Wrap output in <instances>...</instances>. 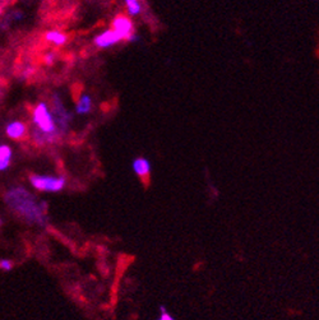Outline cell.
<instances>
[{
    "label": "cell",
    "mask_w": 319,
    "mask_h": 320,
    "mask_svg": "<svg viewBox=\"0 0 319 320\" xmlns=\"http://www.w3.org/2000/svg\"><path fill=\"white\" fill-rule=\"evenodd\" d=\"M12 161V150L8 146H0V171H4L9 167Z\"/></svg>",
    "instance_id": "9"
},
{
    "label": "cell",
    "mask_w": 319,
    "mask_h": 320,
    "mask_svg": "<svg viewBox=\"0 0 319 320\" xmlns=\"http://www.w3.org/2000/svg\"><path fill=\"white\" fill-rule=\"evenodd\" d=\"M32 115H33L32 116L33 124L38 129V132L35 133V141L37 143H40V145L49 143V142H52L54 138H56L60 134L58 127H56L54 115L50 113L46 104H44V102L38 104L33 109V114Z\"/></svg>",
    "instance_id": "2"
},
{
    "label": "cell",
    "mask_w": 319,
    "mask_h": 320,
    "mask_svg": "<svg viewBox=\"0 0 319 320\" xmlns=\"http://www.w3.org/2000/svg\"><path fill=\"white\" fill-rule=\"evenodd\" d=\"M13 268V263L8 259H3L0 260V269H3V271H10Z\"/></svg>",
    "instance_id": "13"
},
{
    "label": "cell",
    "mask_w": 319,
    "mask_h": 320,
    "mask_svg": "<svg viewBox=\"0 0 319 320\" xmlns=\"http://www.w3.org/2000/svg\"><path fill=\"white\" fill-rule=\"evenodd\" d=\"M127 4L128 13L131 15H138L142 10V5H141L140 0H124Z\"/></svg>",
    "instance_id": "11"
},
{
    "label": "cell",
    "mask_w": 319,
    "mask_h": 320,
    "mask_svg": "<svg viewBox=\"0 0 319 320\" xmlns=\"http://www.w3.org/2000/svg\"><path fill=\"white\" fill-rule=\"evenodd\" d=\"M6 134L12 139H22L27 134V127L20 121H12L6 127Z\"/></svg>",
    "instance_id": "7"
},
{
    "label": "cell",
    "mask_w": 319,
    "mask_h": 320,
    "mask_svg": "<svg viewBox=\"0 0 319 320\" xmlns=\"http://www.w3.org/2000/svg\"><path fill=\"white\" fill-rule=\"evenodd\" d=\"M32 186L41 191H50V193H56V191L63 190L65 186V177L63 176H41L32 175L29 177Z\"/></svg>",
    "instance_id": "3"
},
{
    "label": "cell",
    "mask_w": 319,
    "mask_h": 320,
    "mask_svg": "<svg viewBox=\"0 0 319 320\" xmlns=\"http://www.w3.org/2000/svg\"><path fill=\"white\" fill-rule=\"evenodd\" d=\"M3 225V221H1V219H0V226Z\"/></svg>",
    "instance_id": "15"
},
{
    "label": "cell",
    "mask_w": 319,
    "mask_h": 320,
    "mask_svg": "<svg viewBox=\"0 0 319 320\" xmlns=\"http://www.w3.org/2000/svg\"><path fill=\"white\" fill-rule=\"evenodd\" d=\"M0 12H1V8H0Z\"/></svg>",
    "instance_id": "16"
},
{
    "label": "cell",
    "mask_w": 319,
    "mask_h": 320,
    "mask_svg": "<svg viewBox=\"0 0 319 320\" xmlns=\"http://www.w3.org/2000/svg\"><path fill=\"white\" fill-rule=\"evenodd\" d=\"M133 171L140 176L142 180H147L151 173V162L148 161L145 157H138L132 163Z\"/></svg>",
    "instance_id": "6"
},
{
    "label": "cell",
    "mask_w": 319,
    "mask_h": 320,
    "mask_svg": "<svg viewBox=\"0 0 319 320\" xmlns=\"http://www.w3.org/2000/svg\"><path fill=\"white\" fill-rule=\"evenodd\" d=\"M44 61L47 64V65H51L54 61H55V54L54 52H49L44 56Z\"/></svg>",
    "instance_id": "14"
},
{
    "label": "cell",
    "mask_w": 319,
    "mask_h": 320,
    "mask_svg": "<svg viewBox=\"0 0 319 320\" xmlns=\"http://www.w3.org/2000/svg\"><path fill=\"white\" fill-rule=\"evenodd\" d=\"M157 320H175L171 315L167 313V309L165 305L160 306V317L157 318Z\"/></svg>",
    "instance_id": "12"
},
{
    "label": "cell",
    "mask_w": 319,
    "mask_h": 320,
    "mask_svg": "<svg viewBox=\"0 0 319 320\" xmlns=\"http://www.w3.org/2000/svg\"><path fill=\"white\" fill-rule=\"evenodd\" d=\"M111 29H114L122 37V40L127 41L134 33L133 22L131 20V18L124 14H119L114 18L113 23H111Z\"/></svg>",
    "instance_id": "4"
},
{
    "label": "cell",
    "mask_w": 319,
    "mask_h": 320,
    "mask_svg": "<svg viewBox=\"0 0 319 320\" xmlns=\"http://www.w3.org/2000/svg\"><path fill=\"white\" fill-rule=\"evenodd\" d=\"M45 38H46L47 42L55 43L56 46H61L64 43L67 42L68 36L65 33H63L61 31H56V29H52V31H49L45 35Z\"/></svg>",
    "instance_id": "8"
},
{
    "label": "cell",
    "mask_w": 319,
    "mask_h": 320,
    "mask_svg": "<svg viewBox=\"0 0 319 320\" xmlns=\"http://www.w3.org/2000/svg\"><path fill=\"white\" fill-rule=\"evenodd\" d=\"M120 41H122V37L114 29L110 28L100 33L99 36H96L95 45L96 46L102 47V49H106V47L114 46V45H116Z\"/></svg>",
    "instance_id": "5"
},
{
    "label": "cell",
    "mask_w": 319,
    "mask_h": 320,
    "mask_svg": "<svg viewBox=\"0 0 319 320\" xmlns=\"http://www.w3.org/2000/svg\"><path fill=\"white\" fill-rule=\"evenodd\" d=\"M91 109H92V100H91L90 96H81L78 104H77V113H78L79 115H84V114L90 113Z\"/></svg>",
    "instance_id": "10"
},
{
    "label": "cell",
    "mask_w": 319,
    "mask_h": 320,
    "mask_svg": "<svg viewBox=\"0 0 319 320\" xmlns=\"http://www.w3.org/2000/svg\"><path fill=\"white\" fill-rule=\"evenodd\" d=\"M6 203L17 211L20 216L29 219L32 222L38 225L46 223V217L44 214L45 208H41V204L33 200V196L29 195L24 189H14L6 194Z\"/></svg>",
    "instance_id": "1"
}]
</instances>
